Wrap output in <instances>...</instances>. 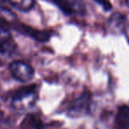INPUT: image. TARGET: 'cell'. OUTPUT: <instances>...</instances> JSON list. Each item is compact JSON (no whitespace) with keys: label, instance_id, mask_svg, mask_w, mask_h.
I'll list each match as a JSON object with an SVG mask.
<instances>
[{"label":"cell","instance_id":"cell-1","mask_svg":"<svg viewBox=\"0 0 129 129\" xmlns=\"http://www.w3.org/2000/svg\"><path fill=\"white\" fill-rule=\"evenodd\" d=\"M37 100V95L33 88H26L20 89L13 95L12 106L19 111H25L32 108Z\"/></svg>","mask_w":129,"mask_h":129},{"label":"cell","instance_id":"cell-2","mask_svg":"<svg viewBox=\"0 0 129 129\" xmlns=\"http://www.w3.org/2000/svg\"><path fill=\"white\" fill-rule=\"evenodd\" d=\"M10 73L13 78L21 82H27L33 79L35 71L33 67L24 61H13L9 66Z\"/></svg>","mask_w":129,"mask_h":129},{"label":"cell","instance_id":"cell-3","mask_svg":"<svg viewBox=\"0 0 129 129\" xmlns=\"http://www.w3.org/2000/svg\"><path fill=\"white\" fill-rule=\"evenodd\" d=\"M91 95L88 92H84L79 97L74 99L69 106V113L74 116L86 114L89 109Z\"/></svg>","mask_w":129,"mask_h":129},{"label":"cell","instance_id":"cell-4","mask_svg":"<svg viewBox=\"0 0 129 129\" xmlns=\"http://www.w3.org/2000/svg\"><path fill=\"white\" fill-rule=\"evenodd\" d=\"M125 17L120 13H114L109 20V27L114 32H121L125 24Z\"/></svg>","mask_w":129,"mask_h":129},{"label":"cell","instance_id":"cell-5","mask_svg":"<svg viewBox=\"0 0 129 129\" xmlns=\"http://www.w3.org/2000/svg\"><path fill=\"white\" fill-rule=\"evenodd\" d=\"M42 127L43 122L40 118L33 114L27 115L21 123L22 129H42Z\"/></svg>","mask_w":129,"mask_h":129},{"label":"cell","instance_id":"cell-6","mask_svg":"<svg viewBox=\"0 0 129 129\" xmlns=\"http://www.w3.org/2000/svg\"><path fill=\"white\" fill-rule=\"evenodd\" d=\"M25 34L28 35V36L34 37L35 39L38 40V41L41 42H45L47 40H49L50 36V34L47 31H40V30H36V29H33L31 27H25V26H22L21 28H20Z\"/></svg>","mask_w":129,"mask_h":129},{"label":"cell","instance_id":"cell-7","mask_svg":"<svg viewBox=\"0 0 129 129\" xmlns=\"http://www.w3.org/2000/svg\"><path fill=\"white\" fill-rule=\"evenodd\" d=\"M7 2L12 6L22 12L30 11L35 6V0H7Z\"/></svg>","mask_w":129,"mask_h":129},{"label":"cell","instance_id":"cell-8","mask_svg":"<svg viewBox=\"0 0 129 129\" xmlns=\"http://www.w3.org/2000/svg\"><path fill=\"white\" fill-rule=\"evenodd\" d=\"M17 44L12 38L0 43V53L4 56H11L15 52Z\"/></svg>","mask_w":129,"mask_h":129},{"label":"cell","instance_id":"cell-9","mask_svg":"<svg viewBox=\"0 0 129 129\" xmlns=\"http://www.w3.org/2000/svg\"><path fill=\"white\" fill-rule=\"evenodd\" d=\"M117 122L123 127L129 126V107L126 105L120 106L117 114Z\"/></svg>","mask_w":129,"mask_h":129},{"label":"cell","instance_id":"cell-10","mask_svg":"<svg viewBox=\"0 0 129 129\" xmlns=\"http://www.w3.org/2000/svg\"><path fill=\"white\" fill-rule=\"evenodd\" d=\"M69 6L71 7L73 13H77V14H84L86 12L85 5L83 0H67Z\"/></svg>","mask_w":129,"mask_h":129},{"label":"cell","instance_id":"cell-11","mask_svg":"<svg viewBox=\"0 0 129 129\" xmlns=\"http://www.w3.org/2000/svg\"><path fill=\"white\" fill-rule=\"evenodd\" d=\"M15 20V15L9 9L0 6V22L11 23Z\"/></svg>","mask_w":129,"mask_h":129},{"label":"cell","instance_id":"cell-12","mask_svg":"<svg viewBox=\"0 0 129 129\" xmlns=\"http://www.w3.org/2000/svg\"><path fill=\"white\" fill-rule=\"evenodd\" d=\"M53 2L55 5L58 6V8L66 14H72L73 12L71 10V7L69 6L67 0H53Z\"/></svg>","mask_w":129,"mask_h":129},{"label":"cell","instance_id":"cell-13","mask_svg":"<svg viewBox=\"0 0 129 129\" xmlns=\"http://www.w3.org/2000/svg\"><path fill=\"white\" fill-rule=\"evenodd\" d=\"M11 38V34L10 32L4 27V26L0 25V43L5 40H7Z\"/></svg>","mask_w":129,"mask_h":129},{"label":"cell","instance_id":"cell-14","mask_svg":"<svg viewBox=\"0 0 129 129\" xmlns=\"http://www.w3.org/2000/svg\"><path fill=\"white\" fill-rule=\"evenodd\" d=\"M94 1H95V2H97L98 4H100L101 6L104 7V9L106 10V11H109V10L111 9V5L109 0H94Z\"/></svg>","mask_w":129,"mask_h":129},{"label":"cell","instance_id":"cell-15","mask_svg":"<svg viewBox=\"0 0 129 129\" xmlns=\"http://www.w3.org/2000/svg\"><path fill=\"white\" fill-rule=\"evenodd\" d=\"M5 2H7V0H0V3H5Z\"/></svg>","mask_w":129,"mask_h":129},{"label":"cell","instance_id":"cell-16","mask_svg":"<svg viewBox=\"0 0 129 129\" xmlns=\"http://www.w3.org/2000/svg\"><path fill=\"white\" fill-rule=\"evenodd\" d=\"M125 2H126V5L129 6V0H125Z\"/></svg>","mask_w":129,"mask_h":129},{"label":"cell","instance_id":"cell-17","mask_svg":"<svg viewBox=\"0 0 129 129\" xmlns=\"http://www.w3.org/2000/svg\"><path fill=\"white\" fill-rule=\"evenodd\" d=\"M0 64H1V62H0Z\"/></svg>","mask_w":129,"mask_h":129}]
</instances>
